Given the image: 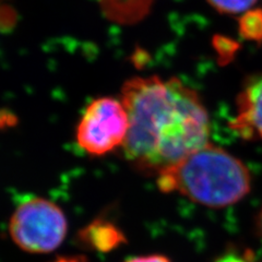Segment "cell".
<instances>
[{
    "label": "cell",
    "instance_id": "obj_1",
    "mask_svg": "<svg viewBox=\"0 0 262 262\" xmlns=\"http://www.w3.org/2000/svg\"><path fill=\"white\" fill-rule=\"evenodd\" d=\"M120 101L129 118L122 153L139 173L158 176L210 142L206 106L178 78H133Z\"/></svg>",
    "mask_w": 262,
    "mask_h": 262
},
{
    "label": "cell",
    "instance_id": "obj_2",
    "mask_svg": "<svg viewBox=\"0 0 262 262\" xmlns=\"http://www.w3.org/2000/svg\"><path fill=\"white\" fill-rule=\"evenodd\" d=\"M162 192H176L201 206L222 209L251 190L248 167L223 147L209 142L157 176Z\"/></svg>",
    "mask_w": 262,
    "mask_h": 262
},
{
    "label": "cell",
    "instance_id": "obj_3",
    "mask_svg": "<svg viewBox=\"0 0 262 262\" xmlns=\"http://www.w3.org/2000/svg\"><path fill=\"white\" fill-rule=\"evenodd\" d=\"M67 231L63 211L56 203L38 196L20 202L9 222L11 239L30 253L56 250L64 241Z\"/></svg>",
    "mask_w": 262,
    "mask_h": 262
},
{
    "label": "cell",
    "instance_id": "obj_4",
    "mask_svg": "<svg viewBox=\"0 0 262 262\" xmlns=\"http://www.w3.org/2000/svg\"><path fill=\"white\" fill-rule=\"evenodd\" d=\"M128 129L129 118L122 102L103 96L86 106L76 129V140L85 153L102 157L124 145Z\"/></svg>",
    "mask_w": 262,
    "mask_h": 262
},
{
    "label": "cell",
    "instance_id": "obj_5",
    "mask_svg": "<svg viewBox=\"0 0 262 262\" xmlns=\"http://www.w3.org/2000/svg\"><path fill=\"white\" fill-rule=\"evenodd\" d=\"M228 126L244 140L262 142V73L246 80Z\"/></svg>",
    "mask_w": 262,
    "mask_h": 262
},
{
    "label": "cell",
    "instance_id": "obj_6",
    "mask_svg": "<svg viewBox=\"0 0 262 262\" xmlns=\"http://www.w3.org/2000/svg\"><path fill=\"white\" fill-rule=\"evenodd\" d=\"M79 241L86 248L107 253L124 245L126 236L116 224L105 219H95L79 232Z\"/></svg>",
    "mask_w": 262,
    "mask_h": 262
},
{
    "label": "cell",
    "instance_id": "obj_7",
    "mask_svg": "<svg viewBox=\"0 0 262 262\" xmlns=\"http://www.w3.org/2000/svg\"><path fill=\"white\" fill-rule=\"evenodd\" d=\"M241 33L247 39H262V11H247L241 20Z\"/></svg>",
    "mask_w": 262,
    "mask_h": 262
},
{
    "label": "cell",
    "instance_id": "obj_8",
    "mask_svg": "<svg viewBox=\"0 0 262 262\" xmlns=\"http://www.w3.org/2000/svg\"><path fill=\"white\" fill-rule=\"evenodd\" d=\"M212 8L224 14H238L249 11L258 0H207Z\"/></svg>",
    "mask_w": 262,
    "mask_h": 262
},
{
    "label": "cell",
    "instance_id": "obj_9",
    "mask_svg": "<svg viewBox=\"0 0 262 262\" xmlns=\"http://www.w3.org/2000/svg\"><path fill=\"white\" fill-rule=\"evenodd\" d=\"M215 262H255L248 255H239V253L228 252L219 257Z\"/></svg>",
    "mask_w": 262,
    "mask_h": 262
},
{
    "label": "cell",
    "instance_id": "obj_10",
    "mask_svg": "<svg viewBox=\"0 0 262 262\" xmlns=\"http://www.w3.org/2000/svg\"><path fill=\"white\" fill-rule=\"evenodd\" d=\"M125 262H171L167 257L163 255H150L130 258Z\"/></svg>",
    "mask_w": 262,
    "mask_h": 262
},
{
    "label": "cell",
    "instance_id": "obj_11",
    "mask_svg": "<svg viewBox=\"0 0 262 262\" xmlns=\"http://www.w3.org/2000/svg\"><path fill=\"white\" fill-rule=\"evenodd\" d=\"M53 262H88V260L83 257L75 256V257H60Z\"/></svg>",
    "mask_w": 262,
    "mask_h": 262
},
{
    "label": "cell",
    "instance_id": "obj_12",
    "mask_svg": "<svg viewBox=\"0 0 262 262\" xmlns=\"http://www.w3.org/2000/svg\"><path fill=\"white\" fill-rule=\"evenodd\" d=\"M256 229H257L258 236L260 237V239L262 241V207H261L259 213L257 214V217H256Z\"/></svg>",
    "mask_w": 262,
    "mask_h": 262
}]
</instances>
